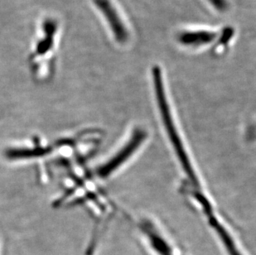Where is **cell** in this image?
<instances>
[{
  "instance_id": "3957f363",
  "label": "cell",
  "mask_w": 256,
  "mask_h": 255,
  "mask_svg": "<svg viewBox=\"0 0 256 255\" xmlns=\"http://www.w3.org/2000/svg\"><path fill=\"white\" fill-rule=\"evenodd\" d=\"M219 231V234H220V238L222 240V242L225 244L226 248L228 250L229 255H242L240 253L239 250L236 248L233 241L232 238H230L228 234L226 233L225 230L222 229H218Z\"/></svg>"
},
{
  "instance_id": "7a4b0ae2",
  "label": "cell",
  "mask_w": 256,
  "mask_h": 255,
  "mask_svg": "<svg viewBox=\"0 0 256 255\" xmlns=\"http://www.w3.org/2000/svg\"><path fill=\"white\" fill-rule=\"evenodd\" d=\"M216 34L210 31H188L182 32L178 36L180 44L185 46H202L215 40Z\"/></svg>"
},
{
  "instance_id": "6da1fadb",
  "label": "cell",
  "mask_w": 256,
  "mask_h": 255,
  "mask_svg": "<svg viewBox=\"0 0 256 255\" xmlns=\"http://www.w3.org/2000/svg\"><path fill=\"white\" fill-rule=\"evenodd\" d=\"M94 2L109 24L116 41L120 44H124L128 41V30L126 25L124 24L116 8L110 2V0H94Z\"/></svg>"
},
{
  "instance_id": "277c9868",
  "label": "cell",
  "mask_w": 256,
  "mask_h": 255,
  "mask_svg": "<svg viewBox=\"0 0 256 255\" xmlns=\"http://www.w3.org/2000/svg\"><path fill=\"white\" fill-rule=\"evenodd\" d=\"M213 7L220 12H225L228 10V4L226 0H208Z\"/></svg>"
}]
</instances>
